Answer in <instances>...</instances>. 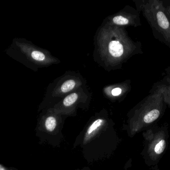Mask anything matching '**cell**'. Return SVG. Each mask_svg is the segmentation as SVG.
Here are the masks:
<instances>
[{
    "instance_id": "obj_10",
    "label": "cell",
    "mask_w": 170,
    "mask_h": 170,
    "mask_svg": "<svg viewBox=\"0 0 170 170\" xmlns=\"http://www.w3.org/2000/svg\"><path fill=\"white\" fill-rule=\"evenodd\" d=\"M166 147L165 141L162 140L159 143L157 144L155 148V151L158 154H160L164 151Z\"/></svg>"
},
{
    "instance_id": "obj_1",
    "label": "cell",
    "mask_w": 170,
    "mask_h": 170,
    "mask_svg": "<svg viewBox=\"0 0 170 170\" xmlns=\"http://www.w3.org/2000/svg\"><path fill=\"white\" fill-rule=\"evenodd\" d=\"M94 61L108 72L122 69L134 46L123 27L102 23L94 37Z\"/></svg>"
},
{
    "instance_id": "obj_5",
    "label": "cell",
    "mask_w": 170,
    "mask_h": 170,
    "mask_svg": "<svg viewBox=\"0 0 170 170\" xmlns=\"http://www.w3.org/2000/svg\"><path fill=\"white\" fill-rule=\"evenodd\" d=\"M128 83L125 81L108 85L103 87L102 93L108 99L118 100L123 96L128 91Z\"/></svg>"
},
{
    "instance_id": "obj_7",
    "label": "cell",
    "mask_w": 170,
    "mask_h": 170,
    "mask_svg": "<svg viewBox=\"0 0 170 170\" xmlns=\"http://www.w3.org/2000/svg\"><path fill=\"white\" fill-rule=\"evenodd\" d=\"M159 115V111L157 109H154L145 115L144 117V121L147 123H150L156 120Z\"/></svg>"
},
{
    "instance_id": "obj_3",
    "label": "cell",
    "mask_w": 170,
    "mask_h": 170,
    "mask_svg": "<svg viewBox=\"0 0 170 170\" xmlns=\"http://www.w3.org/2000/svg\"><path fill=\"white\" fill-rule=\"evenodd\" d=\"M92 94L87 86H85L68 94L60 101L56 106L70 109L79 104H85L90 100Z\"/></svg>"
},
{
    "instance_id": "obj_8",
    "label": "cell",
    "mask_w": 170,
    "mask_h": 170,
    "mask_svg": "<svg viewBox=\"0 0 170 170\" xmlns=\"http://www.w3.org/2000/svg\"><path fill=\"white\" fill-rule=\"evenodd\" d=\"M56 119L52 116L48 117L45 121V127L49 131H53L56 126Z\"/></svg>"
},
{
    "instance_id": "obj_9",
    "label": "cell",
    "mask_w": 170,
    "mask_h": 170,
    "mask_svg": "<svg viewBox=\"0 0 170 170\" xmlns=\"http://www.w3.org/2000/svg\"><path fill=\"white\" fill-rule=\"evenodd\" d=\"M103 121L104 120L102 119H98L97 120L94 121L88 130L87 133L88 134H91L93 131H95L96 129H97L99 127L102 125V124L103 122Z\"/></svg>"
},
{
    "instance_id": "obj_2",
    "label": "cell",
    "mask_w": 170,
    "mask_h": 170,
    "mask_svg": "<svg viewBox=\"0 0 170 170\" xmlns=\"http://www.w3.org/2000/svg\"><path fill=\"white\" fill-rule=\"evenodd\" d=\"M86 85V80L80 72L66 71L49 85L46 91V99L53 102H59L72 92Z\"/></svg>"
},
{
    "instance_id": "obj_6",
    "label": "cell",
    "mask_w": 170,
    "mask_h": 170,
    "mask_svg": "<svg viewBox=\"0 0 170 170\" xmlns=\"http://www.w3.org/2000/svg\"><path fill=\"white\" fill-rule=\"evenodd\" d=\"M157 21L160 27L164 29H167L169 27V22L165 15L162 12H158L157 13Z\"/></svg>"
},
{
    "instance_id": "obj_4",
    "label": "cell",
    "mask_w": 170,
    "mask_h": 170,
    "mask_svg": "<svg viewBox=\"0 0 170 170\" xmlns=\"http://www.w3.org/2000/svg\"><path fill=\"white\" fill-rule=\"evenodd\" d=\"M133 22V16L128 12V8L125 7L117 13L108 16L102 23L109 26L123 27L132 25Z\"/></svg>"
}]
</instances>
